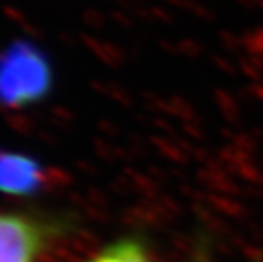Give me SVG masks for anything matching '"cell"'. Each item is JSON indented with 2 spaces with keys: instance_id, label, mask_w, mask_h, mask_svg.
Here are the masks:
<instances>
[{
  "instance_id": "6da1fadb",
  "label": "cell",
  "mask_w": 263,
  "mask_h": 262,
  "mask_svg": "<svg viewBox=\"0 0 263 262\" xmlns=\"http://www.w3.org/2000/svg\"><path fill=\"white\" fill-rule=\"evenodd\" d=\"M51 85V70L29 44H15L0 57V101L22 108L39 101Z\"/></svg>"
},
{
  "instance_id": "7a4b0ae2",
  "label": "cell",
  "mask_w": 263,
  "mask_h": 262,
  "mask_svg": "<svg viewBox=\"0 0 263 262\" xmlns=\"http://www.w3.org/2000/svg\"><path fill=\"white\" fill-rule=\"evenodd\" d=\"M46 223L24 213H0V262H37L49 242Z\"/></svg>"
},
{
  "instance_id": "3957f363",
  "label": "cell",
  "mask_w": 263,
  "mask_h": 262,
  "mask_svg": "<svg viewBox=\"0 0 263 262\" xmlns=\"http://www.w3.org/2000/svg\"><path fill=\"white\" fill-rule=\"evenodd\" d=\"M48 176L36 160L26 155L0 152V191L15 196L36 193Z\"/></svg>"
},
{
  "instance_id": "277c9868",
  "label": "cell",
  "mask_w": 263,
  "mask_h": 262,
  "mask_svg": "<svg viewBox=\"0 0 263 262\" xmlns=\"http://www.w3.org/2000/svg\"><path fill=\"white\" fill-rule=\"evenodd\" d=\"M87 262H156L149 245L141 237L127 235L105 245Z\"/></svg>"
},
{
  "instance_id": "5b68a950",
  "label": "cell",
  "mask_w": 263,
  "mask_h": 262,
  "mask_svg": "<svg viewBox=\"0 0 263 262\" xmlns=\"http://www.w3.org/2000/svg\"><path fill=\"white\" fill-rule=\"evenodd\" d=\"M195 262H205L204 259H197V260H195Z\"/></svg>"
}]
</instances>
